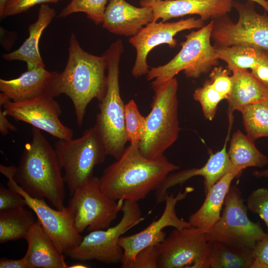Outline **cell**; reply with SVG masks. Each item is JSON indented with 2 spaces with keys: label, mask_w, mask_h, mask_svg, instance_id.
Instances as JSON below:
<instances>
[{
  "label": "cell",
  "mask_w": 268,
  "mask_h": 268,
  "mask_svg": "<svg viewBox=\"0 0 268 268\" xmlns=\"http://www.w3.org/2000/svg\"><path fill=\"white\" fill-rule=\"evenodd\" d=\"M250 268H268V234L253 249V261Z\"/></svg>",
  "instance_id": "74e56055"
},
{
  "label": "cell",
  "mask_w": 268,
  "mask_h": 268,
  "mask_svg": "<svg viewBox=\"0 0 268 268\" xmlns=\"http://www.w3.org/2000/svg\"><path fill=\"white\" fill-rule=\"evenodd\" d=\"M3 112L16 121L28 123L60 139L73 138V130L60 120L62 111L54 97L43 95L26 100L0 101Z\"/></svg>",
  "instance_id": "4fadbf2b"
},
{
  "label": "cell",
  "mask_w": 268,
  "mask_h": 268,
  "mask_svg": "<svg viewBox=\"0 0 268 268\" xmlns=\"http://www.w3.org/2000/svg\"><path fill=\"white\" fill-rule=\"evenodd\" d=\"M235 172H229L216 182L205 194V199L200 208L191 214L189 222L192 226L208 232L219 220L225 197L232 180L238 177Z\"/></svg>",
  "instance_id": "603a6c76"
},
{
  "label": "cell",
  "mask_w": 268,
  "mask_h": 268,
  "mask_svg": "<svg viewBox=\"0 0 268 268\" xmlns=\"http://www.w3.org/2000/svg\"><path fill=\"white\" fill-rule=\"evenodd\" d=\"M204 26L201 18L190 17L173 22L152 21L143 27L135 35L131 37L129 43L136 50V59L132 69L135 78L146 74L149 70L147 57L154 47L166 44L171 48L177 45L175 36L179 32L192 29H200Z\"/></svg>",
  "instance_id": "9a60e30c"
},
{
  "label": "cell",
  "mask_w": 268,
  "mask_h": 268,
  "mask_svg": "<svg viewBox=\"0 0 268 268\" xmlns=\"http://www.w3.org/2000/svg\"><path fill=\"white\" fill-rule=\"evenodd\" d=\"M229 71L228 68H224L221 66L215 67L209 75V80L213 87L225 99L229 96L232 87L231 75H229Z\"/></svg>",
  "instance_id": "836d02e7"
},
{
  "label": "cell",
  "mask_w": 268,
  "mask_h": 268,
  "mask_svg": "<svg viewBox=\"0 0 268 268\" xmlns=\"http://www.w3.org/2000/svg\"><path fill=\"white\" fill-rule=\"evenodd\" d=\"M16 170L14 165H0V172L8 179V188L23 197L27 206L34 212L42 227L60 250L64 253L66 250L77 245L83 237L75 229L68 208L54 209L47 204L44 199L30 196L15 181Z\"/></svg>",
  "instance_id": "7c38bea8"
},
{
  "label": "cell",
  "mask_w": 268,
  "mask_h": 268,
  "mask_svg": "<svg viewBox=\"0 0 268 268\" xmlns=\"http://www.w3.org/2000/svg\"><path fill=\"white\" fill-rule=\"evenodd\" d=\"M60 0H59V1H60Z\"/></svg>",
  "instance_id": "7dc6e473"
},
{
  "label": "cell",
  "mask_w": 268,
  "mask_h": 268,
  "mask_svg": "<svg viewBox=\"0 0 268 268\" xmlns=\"http://www.w3.org/2000/svg\"><path fill=\"white\" fill-rule=\"evenodd\" d=\"M251 72L268 88V50L263 49L260 63L251 70Z\"/></svg>",
  "instance_id": "f35d334b"
},
{
  "label": "cell",
  "mask_w": 268,
  "mask_h": 268,
  "mask_svg": "<svg viewBox=\"0 0 268 268\" xmlns=\"http://www.w3.org/2000/svg\"><path fill=\"white\" fill-rule=\"evenodd\" d=\"M218 60L224 61L230 71L254 68L260 63L263 49L243 45L215 46Z\"/></svg>",
  "instance_id": "83f0119b"
},
{
  "label": "cell",
  "mask_w": 268,
  "mask_h": 268,
  "mask_svg": "<svg viewBox=\"0 0 268 268\" xmlns=\"http://www.w3.org/2000/svg\"><path fill=\"white\" fill-rule=\"evenodd\" d=\"M246 202L248 209L258 214L268 228V190L260 188L254 190Z\"/></svg>",
  "instance_id": "d6a6232c"
},
{
  "label": "cell",
  "mask_w": 268,
  "mask_h": 268,
  "mask_svg": "<svg viewBox=\"0 0 268 268\" xmlns=\"http://www.w3.org/2000/svg\"><path fill=\"white\" fill-rule=\"evenodd\" d=\"M125 125L128 141L139 143L145 134L146 117L140 114L133 99L125 104Z\"/></svg>",
  "instance_id": "4dcf8cb0"
},
{
  "label": "cell",
  "mask_w": 268,
  "mask_h": 268,
  "mask_svg": "<svg viewBox=\"0 0 268 268\" xmlns=\"http://www.w3.org/2000/svg\"><path fill=\"white\" fill-rule=\"evenodd\" d=\"M194 99L201 105L203 115L207 120L212 121L215 117L217 107L225 98L207 80L202 86L197 88L194 93Z\"/></svg>",
  "instance_id": "1f68e13d"
},
{
  "label": "cell",
  "mask_w": 268,
  "mask_h": 268,
  "mask_svg": "<svg viewBox=\"0 0 268 268\" xmlns=\"http://www.w3.org/2000/svg\"><path fill=\"white\" fill-rule=\"evenodd\" d=\"M229 135L228 134L222 148L214 153L210 154L203 166L200 168H192L173 174L170 173L160 186V191L165 193L172 187L182 184L193 177L201 176L204 178L205 195L212 186L226 174L235 172L238 176L240 175L241 173L234 167L227 153L226 147Z\"/></svg>",
  "instance_id": "ffe728a7"
},
{
  "label": "cell",
  "mask_w": 268,
  "mask_h": 268,
  "mask_svg": "<svg viewBox=\"0 0 268 268\" xmlns=\"http://www.w3.org/2000/svg\"><path fill=\"white\" fill-rule=\"evenodd\" d=\"M227 153L234 167L241 173L247 167L263 168L268 164V157L240 130L233 134Z\"/></svg>",
  "instance_id": "484cf974"
},
{
  "label": "cell",
  "mask_w": 268,
  "mask_h": 268,
  "mask_svg": "<svg viewBox=\"0 0 268 268\" xmlns=\"http://www.w3.org/2000/svg\"><path fill=\"white\" fill-rule=\"evenodd\" d=\"M68 201L76 230L90 231L107 228L122 210L124 201H115L101 190L99 178L93 176L77 188Z\"/></svg>",
  "instance_id": "9c48e42d"
},
{
  "label": "cell",
  "mask_w": 268,
  "mask_h": 268,
  "mask_svg": "<svg viewBox=\"0 0 268 268\" xmlns=\"http://www.w3.org/2000/svg\"><path fill=\"white\" fill-rule=\"evenodd\" d=\"M88 268L86 265L80 264H76L68 266V268Z\"/></svg>",
  "instance_id": "ee69618b"
},
{
  "label": "cell",
  "mask_w": 268,
  "mask_h": 268,
  "mask_svg": "<svg viewBox=\"0 0 268 268\" xmlns=\"http://www.w3.org/2000/svg\"><path fill=\"white\" fill-rule=\"evenodd\" d=\"M0 268H28L23 258L19 260L1 258L0 259Z\"/></svg>",
  "instance_id": "ab89813d"
},
{
  "label": "cell",
  "mask_w": 268,
  "mask_h": 268,
  "mask_svg": "<svg viewBox=\"0 0 268 268\" xmlns=\"http://www.w3.org/2000/svg\"><path fill=\"white\" fill-rule=\"evenodd\" d=\"M223 205L220 218L206 232L207 241L253 249L267 234L259 223L249 218L248 208L238 187L230 186Z\"/></svg>",
  "instance_id": "30bf717a"
},
{
  "label": "cell",
  "mask_w": 268,
  "mask_h": 268,
  "mask_svg": "<svg viewBox=\"0 0 268 268\" xmlns=\"http://www.w3.org/2000/svg\"><path fill=\"white\" fill-rule=\"evenodd\" d=\"M152 88L151 110L146 117L145 132L139 149L145 157L156 159L164 155L179 135L178 82L174 77Z\"/></svg>",
  "instance_id": "5b68a950"
},
{
  "label": "cell",
  "mask_w": 268,
  "mask_h": 268,
  "mask_svg": "<svg viewBox=\"0 0 268 268\" xmlns=\"http://www.w3.org/2000/svg\"><path fill=\"white\" fill-rule=\"evenodd\" d=\"M54 148L70 196L93 176L95 167L103 163L107 155L95 126L85 131L78 138L58 139Z\"/></svg>",
  "instance_id": "52a82bcc"
},
{
  "label": "cell",
  "mask_w": 268,
  "mask_h": 268,
  "mask_svg": "<svg viewBox=\"0 0 268 268\" xmlns=\"http://www.w3.org/2000/svg\"><path fill=\"white\" fill-rule=\"evenodd\" d=\"M231 80V90L226 99L229 118L234 111L240 112L247 106L265 100L268 88L248 70L233 71Z\"/></svg>",
  "instance_id": "cb8c5ba5"
},
{
  "label": "cell",
  "mask_w": 268,
  "mask_h": 268,
  "mask_svg": "<svg viewBox=\"0 0 268 268\" xmlns=\"http://www.w3.org/2000/svg\"><path fill=\"white\" fill-rule=\"evenodd\" d=\"M59 0H7L3 11L0 14L1 18L25 12L39 4L56 3Z\"/></svg>",
  "instance_id": "d590c367"
},
{
  "label": "cell",
  "mask_w": 268,
  "mask_h": 268,
  "mask_svg": "<svg viewBox=\"0 0 268 268\" xmlns=\"http://www.w3.org/2000/svg\"><path fill=\"white\" fill-rule=\"evenodd\" d=\"M233 0H140L141 6L151 8L154 21L166 22L173 18L197 14L203 21L217 19L229 12Z\"/></svg>",
  "instance_id": "e0dca14e"
},
{
  "label": "cell",
  "mask_w": 268,
  "mask_h": 268,
  "mask_svg": "<svg viewBox=\"0 0 268 268\" xmlns=\"http://www.w3.org/2000/svg\"><path fill=\"white\" fill-rule=\"evenodd\" d=\"M194 190L193 187H188L183 192L179 191L176 196L167 193L164 211L157 220H153L147 227L137 233L120 238L119 243L124 251L121 263L122 268H130L137 253L144 248L153 243L162 242L166 237V233L163 230L164 228L171 226L182 229L192 226L189 221L177 216L175 208L179 201L185 199Z\"/></svg>",
  "instance_id": "5bb4252c"
},
{
  "label": "cell",
  "mask_w": 268,
  "mask_h": 268,
  "mask_svg": "<svg viewBox=\"0 0 268 268\" xmlns=\"http://www.w3.org/2000/svg\"><path fill=\"white\" fill-rule=\"evenodd\" d=\"M56 73V71L51 72L45 67H39L27 70L14 79L1 78L0 101L19 102L43 95L52 96Z\"/></svg>",
  "instance_id": "d6986e66"
},
{
  "label": "cell",
  "mask_w": 268,
  "mask_h": 268,
  "mask_svg": "<svg viewBox=\"0 0 268 268\" xmlns=\"http://www.w3.org/2000/svg\"></svg>",
  "instance_id": "681fc988"
},
{
  "label": "cell",
  "mask_w": 268,
  "mask_h": 268,
  "mask_svg": "<svg viewBox=\"0 0 268 268\" xmlns=\"http://www.w3.org/2000/svg\"><path fill=\"white\" fill-rule=\"evenodd\" d=\"M214 20L197 31H192L185 36V41L181 43L179 52L167 64L151 67L146 78L152 87L162 84L183 70L188 78H197L208 72L216 66L218 58L215 46L210 43Z\"/></svg>",
  "instance_id": "8992f818"
},
{
  "label": "cell",
  "mask_w": 268,
  "mask_h": 268,
  "mask_svg": "<svg viewBox=\"0 0 268 268\" xmlns=\"http://www.w3.org/2000/svg\"><path fill=\"white\" fill-rule=\"evenodd\" d=\"M179 166L163 155L150 159L141 154L139 143H130L121 157L99 178L102 191L115 201L137 202L156 190L166 177Z\"/></svg>",
  "instance_id": "6da1fadb"
},
{
  "label": "cell",
  "mask_w": 268,
  "mask_h": 268,
  "mask_svg": "<svg viewBox=\"0 0 268 268\" xmlns=\"http://www.w3.org/2000/svg\"><path fill=\"white\" fill-rule=\"evenodd\" d=\"M68 56L65 69L56 71L51 95L64 94L71 99L75 110L77 124L82 125L88 105L93 99L99 102L107 88V62L103 54L98 56L85 51L75 35L71 34Z\"/></svg>",
  "instance_id": "7a4b0ae2"
},
{
  "label": "cell",
  "mask_w": 268,
  "mask_h": 268,
  "mask_svg": "<svg viewBox=\"0 0 268 268\" xmlns=\"http://www.w3.org/2000/svg\"><path fill=\"white\" fill-rule=\"evenodd\" d=\"M240 112L247 135L252 141L268 137V103L265 100L247 106Z\"/></svg>",
  "instance_id": "f1b7e54d"
},
{
  "label": "cell",
  "mask_w": 268,
  "mask_h": 268,
  "mask_svg": "<svg viewBox=\"0 0 268 268\" xmlns=\"http://www.w3.org/2000/svg\"><path fill=\"white\" fill-rule=\"evenodd\" d=\"M25 239L28 248L23 258L28 268H68L63 253L38 220L32 225Z\"/></svg>",
  "instance_id": "44dd1931"
},
{
  "label": "cell",
  "mask_w": 268,
  "mask_h": 268,
  "mask_svg": "<svg viewBox=\"0 0 268 268\" xmlns=\"http://www.w3.org/2000/svg\"><path fill=\"white\" fill-rule=\"evenodd\" d=\"M159 244H151L139 251L130 268H158Z\"/></svg>",
  "instance_id": "e575fe53"
},
{
  "label": "cell",
  "mask_w": 268,
  "mask_h": 268,
  "mask_svg": "<svg viewBox=\"0 0 268 268\" xmlns=\"http://www.w3.org/2000/svg\"><path fill=\"white\" fill-rule=\"evenodd\" d=\"M252 2L233 1L239 15L236 23L226 15L214 20L211 38L216 46L243 45L268 50V15L258 13Z\"/></svg>",
  "instance_id": "8fae6325"
},
{
  "label": "cell",
  "mask_w": 268,
  "mask_h": 268,
  "mask_svg": "<svg viewBox=\"0 0 268 268\" xmlns=\"http://www.w3.org/2000/svg\"><path fill=\"white\" fill-rule=\"evenodd\" d=\"M206 232L193 226L175 228L158 245V268H189L206 250Z\"/></svg>",
  "instance_id": "2e32d148"
},
{
  "label": "cell",
  "mask_w": 268,
  "mask_h": 268,
  "mask_svg": "<svg viewBox=\"0 0 268 268\" xmlns=\"http://www.w3.org/2000/svg\"><path fill=\"white\" fill-rule=\"evenodd\" d=\"M265 101L268 103V92L267 94V95L265 98Z\"/></svg>",
  "instance_id": "bcb514c9"
},
{
  "label": "cell",
  "mask_w": 268,
  "mask_h": 268,
  "mask_svg": "<svg viewBox=\"0 0 268 268\" xmlns=\"http://www.w3.org/2000/svg\"><path fill=\"white\" fill-rule=\"evenodd\" d=\"M7 0H0V14L2 12Z\"/></svg>",
  "instance_id": "f6af8a7d"
},
{
  "label": "cell",
  "mask_w": 268,
  "mask_h": 268,
  "mask_svg": "<svg viewBox=\"0 0 268 268\" xmlns=\"http://www.w3.org/2000/svg\"><path fill=\"white\" fill-rule=\"evenodd\" d=\"M250 1L257 2L262 6L264 9L268 12V0H249Z\"/></svg>",
  "instance_id": "7bdbcfd3"
},
{
  "label": "cell",
  "mask_w": 268,
  "mask_h": 268,
  "mask_svg": "<svg viewBox=\"0 0 268 268\" xmlns=\"http://www.w3.org/2000/svg\"><path fill=\"white\" fill-rule=\"evenodd\" d=\"M35 221L24 207L0 211V243L25 239Z\"/></svg>",
  "instance_id": "4316f807"
},
{
  "label": "cell",
  "mask_w": 268,
  "mask_h": 268,
  "mask_svg": "<svg viewBox=\"0 0 268 268\" xmlns=\"http://www.w3.org/2000/svg\"><path fill=\"white\" fill-rule=\"evenodd\" d=\"M121 211L123 216L117 224L105 230L90 231L77 245L64 253L80 261L95 260L109 264L121 263L124 251L119 243L120 238L144 219L136 201H124Z\"/></svg>",
  "instance_id": "ba28073f"
},
{
  "label": "cell",
  "mask_w": 268,
  "mask_h": 268,
  "mask_svg": "<svg viewBox=\"0 0 268 268\" xmlns=\"http://www.w3.org/2000/svg\"><path fill=\"white\" fill-rule=\"evenodd\" d=\"M253 249L208 241L201 260L202 268H250Z\"/></svg>",
  "instance_id": "d4e9b609"
},
{
  "label": "cell",
  "mask_w": 268,
  "mask_h": 268,
  "mask_svg": "<svg viewBox=\"0 0 268 268\" xmlns=\"http://www.w3.org/2000/svg\"><path fill=\"white\" fill-rule=\"evenodd\" d=\"M124 51L123 42L118 39L103 54L107 62V88L99 104L100 111L94 126L105 146L106 154L118 159L128 141L125 125V104L121 96L119 64Z\"/></svg>",
  "instance_id": "277c9868"
},
{
  "label": "cell",
  "mask_w": 268,
  "mask_h": 268,
  "mask_svg": "<svg viewBox=\"0 0 268 268\" xmlns=\"http://www.w3.org/2000/svg\"><path fill=\"white\" fill-rule=\"evenodd\" d=\"M109 0H71L59 13V18L76 12L85 13L95 24L102 23L106 5Z\"/></svg>",
  "instance_id": "f546056e"
},
{
  "label": "cell",
  "mask_w": 268,
  "mask_h": 268,
  "mask_svg": "<svg viewBox=\"0 0 268 268\" xmlns=\"http://www.w3.org/2000/svg\"><path fill=\"white\" fill-rule=\"evenodd\" d=\"M153 21V12L149 7H137L125 0H109L102 26L113 34L133 37Z\"/></svg>",
  "instance_id": "ac0fdd59"
},
{
  "label": "cell",
  "mask_w": 268,
  "mask_h": 268,
  "mask_svg": "<svg viewBox=\"0 0 268 268\" xmlns=\"http://www.w3.org/2000/svg\"><path fill=\"white\" fill-rule=\"evenodd\" d=\"M32 136L25 145L15 180L30 196L45 198L62 210L66 207L65 181L55 149L39 129L33 127Z\"/></svg>",
  "instance_id": "3957f363"
},
{
  "label": "cell",
  "mask_w": 268,
  "mask_h": 268,
  "mask_svg": "<svg viewBox=\"0 0 268 268\" xmlns=\"http://www.w3.org/2000/svg\"><path fill=\"white\" fill-rule=\"evenodd\" d=\"M254 176L257 178H261V177H266L268 178V168L262 170V171H257L253 173Z\"/></svg>",
  "instance_id": "b9f144b4"
},
{
  "label": "cell",
  "mask_w": 268,
  "mask_h": 268,
  "mask_svg": "<svg viewBox=\"0 0 268 268\" xmlns=\"http://www.w3.org/2000/svg\"><path fill=\"white\" fill-rule=\"evenodd\" d=\"M26 201L18 193L3 185L0 187V211L25 207Z\"/></svg>",
  "instance_id": "8d00e7d4"
},
{
  "label": "cell",
  "mask_w": 268,
  "mask_h": 268,
  "mask_svg": "<svg viewBox=\"0 0 268 268\" xmlns=\"http://www.w3.org/2000/svg\"></svg>",
  "instance_id": "c3c4849f"
},
{
  "label": "cell",
  "mask_w": 268,
  "mask_h": 268,
  "mask_svg": "<svg viewBox=\"0 0 268 268\" xmlns=\"http://www.w3.org/2000/svg\"><path fill=\"white\" fill-rule=\"evenodd\" d=\"M55 15L54 9L46 4H41L36 21L28 27V37L17 50L2 54L3 59L8 61H23L26 63L27 70L45 67L40 54L39 42L43 31L51 23Z\"/></svg>",
  "instance_id": "7402d4cb"
},
{
  "label": "cell",
  "mask_w": 268,
  "mask_h": 268,
  "mask_svg": "<svg viewBox=\"0 0 268 268\" xmlns=\"http://www.w3.org/2000/svg\"><path fill=\"white\" fill-rule=\"evenodd\" d=\"M6 115L0 109V132L3 135L7 134L9 131H16L17 129L6 118Z\"/></svg>",
  "instance_id": "60d3db41"
}]
</instances>
